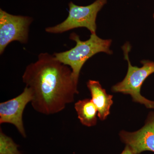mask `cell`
<instances>
[{
  "label": "cell",
  "mask_w": 154,
  "mask_h": 154,
  "mask_svg": "<svg viewBox=\"0 0 154 154\" xmlns=\"http://www.w3.org/2000/svg\"><path fill=\"white\" fill-rule=\"evenodd\" d=\"M22 81L32 92L33 109L44 115L62 111L79 93L71 69L48 53L38 54L37 60L26 67Z\"/></svg>",
  "instance_id": "6da1fadb"
},
{
  "label": "cell",
  "mask_w": 154,
  "mask_h": 154,
  "mask_svg": "<svg viewBox=\"0 0 154 154\" xmlns=\"http://www.w3.org/2000/svg\"><path fill=\"white\" fill-rule=\"evenodd\" d=\"M69 38L75 42V46L66 51L55 53L53 55L60 62L71 69L73 75L78 82L82 68L88 60L99 53L113 54V51L110 49L111 39H103L93 34H91L88 40L83 41L74 32L71 33Z\"/></svg>",
  "instance_id": "7a4b0ae2"
},
{
  "label": "cell",
  "mask_w": 154,
  "mask_h": 154,
  "mask_svg": "<svg viewBox=\"0 0 154 154\" xmlns=\"http://www.w3.org/2000/svg\"><path fill=\"white\" fill-rule=\"evenodd\" d=\"M131 46L127 42L122 46L125 59L127 61L128 69L126 76L120 82L113 86L111 91L113 93L129 94L133 102L144 105L146 107L154 109V101L146 99L140 94L141 88L147 78L154 73V61L144 60L140 61L142 66H133L131 63L129 53Z\"/></svg>",
  "instance_id": "3957f363"
},
{
  "label": "cell",
  "mask_w": 154,
  "mask_h": 154,
  "mask_svg": "<svg viewBox=\"0 0 154 154\" xmlns=\"http://www.w3.org/2000/svg\"><path fill=\"white\" fill-rule=\"evenodd\" d=\"M107 0H96L89 5H77L72 2L69 4V15L63 22L47 27L45 31L51 33H62L80 28H85L91 34H96V18L99 11L107 4Z\"/></svg>",
  "instance_id": "277c9868"
},
{
  "label": "cell",
  "mask_w": 154,
  "mask_h": 154,
  "mask_svg": "<svg viewBox=\"0 0 154 154\" xmlns=\"http://www.w3.org/2000/svg\"><path fill=\"white\" fill-rule=\"evenodd\" d=\"M32 17L12 15L0 10V54H2L9 44L14 41L26 44Z\"/></svg>",
  "instance_id": "5b68a950"
},
{
  "label": "cell",
  "mask_w": 154,
  "mask_h": 154,
  "mask_svg": "<svg viewBox=\"0 0 154 154\" xmlns=\"http://www.w3.org/2000/svg\"><path fill=\"white\" fill-rule=\"evenodd\" d=\"M32 99L31 90L25 87L20 95L6 102L0 103V124L9 123L16 127L24 138L27 137L23 121L25 107Z\"/></svg>",
  "instance_id": "8992f818"
},
{
  "label": "cell",
  "mask_w": 154,
  "mask_h": 154,
  "mask_svg": "<svg viewBox=\"0 0 154 154\" xmlns=\"http://www.w3.org/2000/svg\"><path fill=\"white\" fill-rule=\"evenodd\" d=\"M119 135L121 141L131 149L134 154L154 152V111L149 113L145 124L140 129L133 132L122 131Z\"/></svg>",
  "instance_id": "52a82bcc"
},
{
  "label": "cell",
  "mask_w": 154,
  "mask_h": 154,
  "mask_svg": "<svg viewBox=\"0 0 154 154\" xmlns=\"http://www.w3.org/2000/svg\"><path fill=\"white\" fill-rule=\"evenodd\" d=\"M87 87L91 93V100L95 105L98 116L101 120H105L110 113V108L113 105V96L107 94L99 81L89 80Z\"/></svg>",
  "instance_id": "ba28073f"
},
{
  "label": "cell",
  "mask_w": 154,
  "mask_h": 154,
  "mask_svg": "<svg viewBox=\"0 0 154 154\" xmlns=\"http://www.w3.org/2000/svg\"><path fill=\"white\" fill-rule=\"evenodd\" d=\"M78 118L83 125L95 126L97 123V108L91 99L79 100L75 104Z\"/></svg>",
  "instance_id": "9c48e42d"
},
{
  "label": "cell",
  "mask_w": 154,
  "mask_h": 154,
  "mask_svg": "<svg viewBox=\"0 0 154 154\" xmlns=\"http://www.w3.org/2000/svg\"><path fill=\"white\" fill-rule=\"evenodd\" d=\"M19 145L12 138L0 131V154H24L19 150Z\"/></svg>",
  "instance_id": "30bf717a"
},
{
  "label": "cell",
  "mask_w": 154,
  "mask_h": 154,
  "mask_svg": "<svg viewBox=\"0 0 154 154\" xmlns=\"http://www.w3.org/2000/svg\"><path fill=\"white\" fill-rule=\"evenodd\" d=\"M120 154H134L132 150L128 146L125 145V147Z\"/></svg>",
  "instance_id": "8fae6325"
},
{
  "label": "cell",
  "mask_w": 154,
  "mask_h": 154,
  "mask_svg": "<svg viewBox=\"0 0 154 154\" xmlns=\"http://www.w3.org/2000/svg\"><path fill=\"white\" fill-rule=\"evenodd\" d=\"M153 18L154 21V13L153 14Z\"/></svg>",
  "instance_id": "7c38bea8"
}]
</instances>
